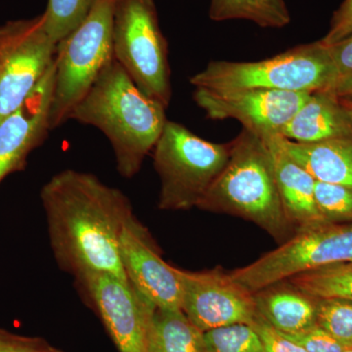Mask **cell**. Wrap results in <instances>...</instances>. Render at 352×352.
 Wrapping results in <instances>:
<instances>
[{
    "label": "cell",
    "mask_w": 352,
    "mask_h": 352,
    "mask_svg": "<svg viewBox=\"0 0 352 352\" xmlns=\"http://www.w3.org/2000/svg\"><path fill=\"white\" fill-rule=\"evenodd\" d=\"M254 295L259 314L280 332L296 335L316 325V300L287 280Z\"/></svg>",
    "instance_id": "obj_17"
},
{
    "label": "cell",
    "mask_w": 352,
    "mask_h": 352,
    "mask_svg": "<svg viewBox=\"0 0 352 352\" xmlns=\"http://www.w3.org/2000/svg\"><path fill=\"white\" fill-rule=\"evenodd\" d=\"M182 283V310L204 333L214 329L245 324L258 315L254 293L234 281L220 267L206 271L177 268Z\"/></svg>",
    "instance_id": "obj_11"
},
{
    "label": "cell",
    "mask_w": 352,
    "mask_h": 352,
    "mask_svg": "<svg viewBox=\"0 0 352 352\" xmlns=\"http://www.w3.org/2000/svg\"><path fill=\"white\" fill-rule=\"evenodd\" d=\"M352 261V224L307 227L279 247L230 272L234 281L252 293L307 271Z\"/></svg>",
    "instance_id": "obj_8"
},
{
    "label": "cell",
    "mask_w": 352,
    "mask_h": 352,
    "mask_svg": "<svg viewBox=\"0 0 352 352\" xmlns=\"http://www.w3.org/2000/svg\"><path fill=\"white\" fill-rule=\"evenodd\" d=\"M316 325L337 339L352 342V302L316 300Z\"/></svg>",
    "instance_id": "obj_25"
},
{
    "label": "cell",
    "mask_w": 352,
    "mask_h": 352,
    "mask_svg": "<svg viewBox=\"0 0 352 352\" xmlns=\"http://www.w3.org/2000/svg\"><path fill=\"white\" fill-rule=\"evenodd\" d=\"M287 281L315 300L339 298L352 302V261L307 271Z\"/></svg>",
    "instance_id": "obj_21"
},
{
    "label": "cell",
    "mask_w": 352,
    "mask_h": 352,
    "mask_svg": "<svg viewBox=\"0 0 352 352\" xmlns=\"http://www.w3.org/2000/svg\"><path fill=\"white\" fill-rule=\"evenodd\" d=\"M279 134L298 143L352 138V122L338 97L317 91L310 94Z\"/></svg>",
    "instance_id": "obj_16"
},
{
    "label": "cell",
    "mask_w": 352,
    "mask_h": 352,
    "mask_svg": "<svg viewBox=\"0 0 352 352\" xmlns=\"http://www.w3.org/2000/svg\"><path fill=\"white\" fill-rule=\"evenodd\" d=\"M57 43L43 14L0 25V120L25 100L54 63Z\"/></svg>",
    "instance_id": "obj_9"
},
{
    "label": "cell",
    "mask_w": 352,
    "mask_h": 352,
    "mask_svg": "<svg viewBox=\"0 0 352 352\" xmlns=\"http://www.w3.org/2000/svg\"><path fill=\"white\" fill-rule=\"evenodd\" d=\"M41 199L51 249L62 270L74 277L110 273L127 281L120 239L134 214L120 190L92 173L65 170L44 184Z\"/></svg>",
    "instance_id": "obj_1"
},
{
    "label": "cell",
    "mask_w": 352,
    "mask_h": 352,
    "mask_svg": "<svg viewBox=\"0 0 352 352\" xmlns=\"http://www.w3.org/2000/svg\"><path fill=\"white\" fill-rule=\"evenodd\" d=\"M285 335L307 352H344L352 347V342L337 339L318 325L296 335Z\"/></svg>",
    "instance_id": "obj_26"
},
{
    "label": "cell",
    "mask_w": 352,
    "mask_h": 352,
    "mask_svg": "<svg viewBox=\"0 0 352 352\" xmlns=\"http://www.w3.org/2000/svg\"><path fill=\"white\" fill-rule=\"evenodd\" d=\"M120 254L127 281L146 300L157 308L182 309L177 267L164 261L151 233L135 215L120 235Z\"/></svg>",
    "instance_id": "obj_13"
},
{
    "label": "cell",
    "mask_w": 352,
    "mask_h": 352,
    "mask_svg": "<svg viewBox=\"0 0 352 352\" xmlns=\"http://www.w3.org/2000/svg\"><path fill=\"white\" fill-rule=\"evenodd\" d=\"M352 34V0H344L333 14L327 34L319 41L324 46L342 41Z\"/></svg>",
    "instance_id": "obj_29"
},
{
    "label": "cell",
    "mask_w": 352,
    "mask_h": 352,
    "mask_svg": "<svg viewBox=\"0 0 352 352\" xmlns=\"http://www.w3.org/2000/svg\"><path fill=\"white\" fill-rule=\"evenodd\" d=\"M0 352H63L41 338L25 337L0 328Z\"/></svg>",
    "instance_id": "obj_28"
},
{
    "label": "cell",
    "mask_w": 352,
    "mask_h": 352,
    "mask_svg": "<svg viewBox=\"0 0 352 352\" xmlns=\"http://www.w3.org/2000/svg\"><path fill=\"white\" fill-rule=\"evenodd\" d=\"M251 327L258 336L264 352H307L300 344H296L284 333L273 327L259 312Z\"/></svg>",
    "instance_id": "obj_27"
},
{
    "label": "cell",
    "mask_w": 352,
    "mask_h": 352,
    "mask_svg": "<svg viewBox=\"0 0 352 352\" xmlns=\"http://www.w3.org/2000/svg\"><path fill=\"white\" fill-rule=\"evenodd\" d=\"M340 102H342V106H344V108L346 109L347 115L349 116V118H351V122H352V101L349 100H342V99H340Z\"/></svg>",
    "instance_id": "obj_32"
},
{
    "label": "cell",
    "mask_w": 352,
    "mask_h": 352,
    "mask_svg": "<svg viewBox=\"0 0 352 352\" xmlns=\"http://www.w3.org/2000/svg\"><path fill=\"white\" fill-rule=\"evenodd\" d=\"M97 0H48L44 28L57 44L87 17Z\"/></svg>",
    "instance_id": "obj_22"
},
{
    "label": "cell",
    "mask_w": 352,
    "mask_h": 352,
    "mask_svg": "<svg viewBox=\"0 0 352 352\" xmlns=\"http://www.w3.org/2000/svg\"><path fill=\"white\" fill-rule=\"evenodd\" d=\"M55 61L22 104L0 120V182L22 170L32 150L51 131Z\"/></svg>",
    "instance_id": "obj_14"
},
{
    "label": "cell",
    "mask_w": 352,
    "mask_h": 352,
    "mask_svg": "<svg viewBox=\"0 0 352 352\" xmlns=\"http://www.w3.org/2000/svg\"><path fill=\"white\" fill-rule=\"evenodd\" d=\"M78 294L100 316L120 352H149L154 305L126 280L110 273L75 276Z\"/></svg>",
    "instance_id": "obj_10"
},
{
    "label": "cell",
    "mask_w": 352,
    "mask_h": 352,
    "mask_svg": "<svg viewBox=\"0 0 352 352\" xmlns=\"http://www.w3.org/2000/svg\"><path fill=\"white\" fill-rule=\"evenodd\" d=\"M337 80L327 48L320 43L303 44L256 62L212 61L190 78L195 88L228 91L270 89L314 94Z\"/></svg>",
    "instance_id": "obj_4"
},
{
    "label": "cell",
    "mask_w": 352,
    "mask_h": 352,
    "mask_svg": "<svg viewBox=\"0 0 352 352\" xmlns=\"http://www.w3.org/2000/svg\"><path fill=\"white\" fill-rule=\"evenodd\" d=\"M325 47L327 48L329 57H330L333 69H335L337 80L342 76L351 75L352 34L342 41H338L332 45L325 46Z\"/></svg>",
    "instance_id": "obj_30"
},
{
    "label": "cell",
    "mask_w": 352,
    "mask_h": 352,
    "mask_svg": "<svg viewBox=\"0 0 352 352\" xmlns=\"http://www.w3.org/2000/svg\"><path fill=\"white\" fill-rule=\"evenodd\" d=\"M115 2L97 0L87 17L57 44L51 129L68 122L102 69L113 59Z\"/></svg>",
    "instance_id": "obj_6"
},
{
    "label": "cell",
    "mask_w": 352,
    "mask_h": 352,
    "mask_svg": "<svg viewBox=\"0 0 352 352\" xmlns=\"http://www.w3.org/2000/svg\"><path fill=\"white\" fill-rule=\"evenodd\" d=\"M307 92L270 89L219 91L195 88L194 101L210 120H236L259 136L279 134L308 97Z\"/></svg>",
    "instance_id": "obj_12"
},
{
    "label": "cell",
    "mask_w": 352,
    "mask_h": 352,
    "mask_svg": "<svg viewBox=\"0 0 352 352\" xmlns=\"http://www.w3.org/2000/svg\"><path fill=\"white\" fill-rule=\"evenodd\" d=\"M113 51L139 89L168 109L173 96L168 41L155 0H116Z\"/></svg>",
    "instance_id": "obj_7"
},
{
    "label": "cell",
    "mask_w": 352,
    "mask_h": 352,
    "mask_svg": "<svg viewBox=\"0 0 352 352\" xmlns=\"http://www.w3.org/2000/svg\"><path fill=\"white\" fill-rule=\"evenodd\" d=\"M282 144L316 182L352 188V138L315 143H298L282 138Z\"/></svg>",
    "instance_id": "obj_18"
},
{
    "label": "cell",
    "mask_w": 352,
    "mask_h": 352,
    "mask_svg": "<svg viewBox=\"0 0 352 352\" xmlns=\"http://www.w3.org/2000/svg\"><path fill=\"white\" fill-rule=\"evenodd\" d=\"M166 110L143 94L113 58L69 120L103 132L112 145L118 173L131 179L161 136L168 122Z\"/></svg>",
    "instance_id": "obj_2"
},
{
    "label": "cell",
    "mask_w": 352,
    "mask_h": 352,
    "mask_svg": "<svg viewBox=\"0 0 352 352\" xmlns=\"http://www.w3.org/2000/svg\"><path fill=\"white\" fill-rule=\"evenodd\" d=\"M344 352H352V347H351V349H347V351H344Z\"/></svg>",
    "instance_id": "obj_33"
},
{
    "label": "cell",
    "mask_w": 352,
    "mask_h": 352,
    "mask_svg": "<svg viewBox=\"0 0 352 352\" xmlns=\"http://www.w3.org/2000/svg\"><path fill=\"white\" fill-rule=\"evenodd\" d=\"M270 151L275 180L287 217L296 231L328 223L322 217L314 188L316 180L289 156L282 144L280 134L261 136Z\"/></svg>",
    "instance_id": "obj_15"
},
{
    "label": "cell",
    "mask_w": 352,
    "mask_h": 352,
    "mask_svg": "<svg viewBox=\"0 0 352 352\" xmlns=\"http://www.w3.org/2000/svg\"><path fill=\"white\" fill-rule=\"evenodd\" d=\"M230 150V143L210 142L168 120L153 149L161 180L157 208L170 212L198 208L226 166Z\"/></svg>",
    "instance_id": "obj_5"
},
{
    "label": "cell",
    "mask_w": 352,
    "mask_h": 352,
    "mask_svg": "<svg viewBox=\"0 0 352 352\" xmlns=\"http://www.w3.org/2000/svg\"><path fill=\"white\" fill-rule=\"evenodd\" d=\"M230 144L226 166L198 208L241 217L280 244L286 242L296 230L285 212L267 146L261 136L245 129Z\"/></svg>",
    "instance_id": "obj_3"
},
{
    "label": "cell",
    "mask_w": 352,
    "mask_h": 352,
    "mask_svg": "<svg viewBox=\"0 0 352 352\" xmlns=\"http://www.w3.org/2000/svg\"><path fill=\"white\" fill-rule=\"evenodd\" d=\"M149 352H206L204 332L182 309L156 307L150 325Z\"/></svg>",
    "instance_id": "obj_19"
},
{
    "label": "cell",
    "mask_w": 352,
    "mask_h": 352,
    "mask_svg": "<svg viewBox=\"0 0 352 352\" xmlns=\"http://www.w3.org/2000/svg\"><path fill=\"white\" fill-rule=\"evenodd\" d=\"M315 201L328 223L352 221V188L342 185L315 182Z\"/></svg>",
    "instance_id": "obj_24"
},
{
    "label": "cell",
    "mask_w": 352,
    "mask_h": 352,
    "mask_svg": "<svg viewBox=\"0 0 352 352\" xmlns=\"http://www.w3.org/2000/svg\"><path fill=\"white\" fill-rule=\"evenodd\" d=\"M204 339L206 352H264L258 336L245 324L207 331Z\"/></svg>",
    "instance_id": "obj_23"
},
{
    "label": "cell",
    "mask_w": 352,
    "mask_h": 352,
    "mask_svg": "<svg viewBox=\"0 0 352 352\" xmlns=\"http://www.w3.org/2000/svg\"><path fill=\"white\" fill-rule=\"evenodd\" d=\"M208 16L214 22L250 21L264 29H282L292 21L285 0H210Z\"/></svg>",
    "instance_id": "obj_20"
},
{
    "label": "cell",
    "mask_w": 352,
    "mask_h": 352,
    "mask_svg": "<svg viewBox=\"0 0 352 352\" xmlns=\"http://www.w3.org/2000/svg\"><path fill=\"white\" fill-rule=\"evenodd\" d=\"M324 91L330 92L342 100L352 101V74L338 78L328 89Z\"/></svg>",
    "instance_id": "obj_31"
}]
</instances>
